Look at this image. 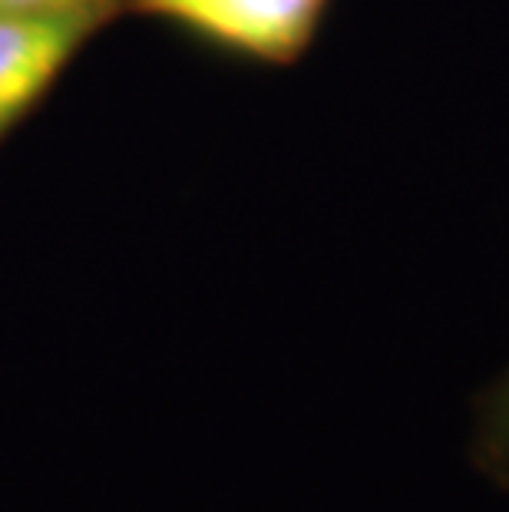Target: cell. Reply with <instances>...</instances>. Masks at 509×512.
<instances>
[{"instance_id":"6da1fadb","label":"cell","mask_w":509,"mask_h":512,"mask_svg":"<svg viewBox=\"0 0 509 512\" xmlns=\"http://www.w3.org/2000/svg\"><path fill=\"white\" fill-rule=\"evenodd\" d=\"M215 47L258 63H295L311 47L331 0H126Z\"/></svg>"},{"instance_id":"277c9868","label":"cell","mask_w":509,"mask_h":512,"mask_svg":"<svg viewBox=\"0 0 509 512\" xmlns=\"http://www.w3.org/2000/svg\"><path fill=\"white\" fill-rule=\"evenodd\" d=\"M123 0H0L4 14H43V10H113Z\"/></svg>"},{"instance_id":"3957f363","label":"cell","mask_w":509,"mask_h":512,"mask_svg":"<svg viewBox=\"0 0 509 512\" xmlns=\"http://www.w3.org/2000/svg\"><path fill=\"white\" fill-rule=\"evenodd\" d=\"M470 460L486 483L509 493V367L476 400Z\"/></svg>"},{"instance_id":"7a4b0ae2","label":"cell","mask_w":509,"mask_h":512,"mask_svg":"<svg viewBox=\"0 0 509 512\" xmlns=\"http://www.w3.org/2000/svg\"><path fill=\"white\" fill-rule=\"evenodd\" d=\"M113 10H0V136L34 106Z\"/></svg>"}]
</instances>
